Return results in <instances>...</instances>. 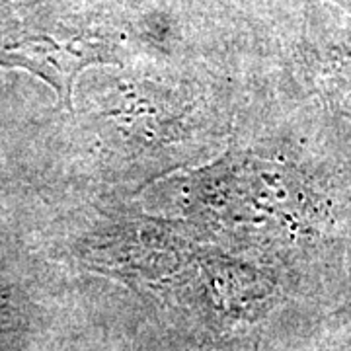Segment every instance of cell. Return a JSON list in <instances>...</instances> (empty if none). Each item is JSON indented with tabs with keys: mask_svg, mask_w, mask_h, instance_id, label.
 Wrapping results in <instances>:
<instances>
[{
	"mask_svg": "<svg viewBox=\"0 0 351 351\" xmlns=\"http://www.w3.org/2000/svg\"><path fill=\"white\" fill-rule=\"evenodd\" d=\"M348 24L313 14L295 41V73L322 121L332 160L351 182V16Z\"/></svg>",
	"mask_w": 351,
	"mask_h": 351,
	"instance_id": "obj_1",
	"label": "cell"
},
{
	"mask_svg": "<svg viewBox=\"0 0 351 351\" xmlns=\"http://www.w3.org/2000/svg\"><path fill=\"white\" fill-rule=\"evenodd\" d=\"M117 47L92 29H61L59 34L27 36L0 51V64H14L41 76L57 90L64 108L73 110L76 76L90 64L115 63Z\"/></svg>",
	"mask_w": 351,
	"mask_h": 351,
	"instance_id": "obj_2",
	"label": "cell"
},
{
	"mask_svg": "<svg viewBox=\"0 0 351 351\" xmlns=\"http://www.w3.org/2000/svg\"><path fill=\"white\" fill-rule=\"evenodd\" d=\"M328 2H332L338 10L350 14L351 16V0H328Z\"/></svg>",
	"mask_w": 351,
	"mask_h": 351,
	"instance_id": "obj_3",
	"label": "cell"
}]
</instances>
